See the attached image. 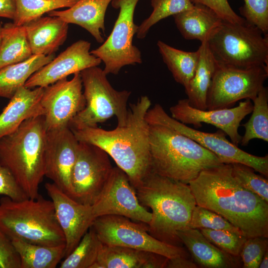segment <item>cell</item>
Returning a JSON list of instances; mask_svg holds the SVG:
<instances>
[{"label":"cell","mask_w":268,"mask_h":268,"mask_svg":"<svg viewBox=\"0 0 268 268\" xmlns=\"http://www.w3.org/2000/svg\"><path fill=\"white\" fill-rule=\"evenodd\" d=\"M201 233L213 245L235 256H240L243 245L247 238L241 234L225 230L199 229Z\"/></svg>","instance_id":"cell-37"},{"label":"cell","mask_w":268,"mask_h":268,"mask_svg":"<svg viewBox=\"0 0 268 268\" xmlns=\"http://www.w3.org/2000/svg\"><path fill=\"white\" fill-rule=\"evenodd\" d=\"M78 0H15L13 23L18 25L41 17L44 14L64 7H70Z\"/></svg>","instance_id":"cell-33"},{"label":"cell","mask_w":268,"mask_h":268,"mask_svg":"<svg viewBox=\"0 0 268 268\" xmlns=\"http://www.w3.org/2000/svg\"><path fill=\"white\" fill-rule=\"evenodd\" d=\"M152 171L186 184L223 163L212 152L165 126L149 124Z\"/></svg>","instance_id":"cell-4"},{"label":"cell","mask_w":268,"mask_h":268,"mask_svg":"<svg viewBox=\"0 0 268 268\" xmlns=\"http://www.w3.org/2000/svg\"><path fill=\"white\" fill-rule=\"evenodd\" d=\"M193 4L205 5L214 11L223 20L239 22L244 20L231 8L227 0H190Z\"/></svg>","instance_id":"cell-42"},{"label":"cell","mask_w":268,"mask_h":268,"mask_svg":"<svg viewBox=\"0 0 268 268\" xmlns=\"http://www.w3.org/2000/svg\"><path fill=\"white\" fill-rule=\"evenodd\" d=\"M268 250V238L257 236L247 238L240 253L243 268H259Z\"/></svg>","instance_id":"cell-39"},{"label":"cell","mask_w":268,"mask_h":268,"mask_svg":"<svg viewBox=\"0 0 268 268\" xmlns=\"http://www.w3.org/2000/svg\"><path fill=\"white\" fill-rule=\"evenodd\" d=\"M139 0H113L112 6L120 8L118 18L106 40L90 53L105 65L107 74H117L128 65L142 63L139 50L133 44L138 26L134 21L136 5Z\"/></svg>","instance_id":"cell-11"},{"label":"cell","mask_w":268,"mask_h":268,"mask_svg":"<svg viewBox=\"0 0 268 268\" xmlns=\"http://www.w3.org/2000/svg\"><path fill=\"white\" fill-rule=\"evenodd\" d=\"M177 236L191 255L198 267L205 268H238L242 267L241 259L221 250L209 240L198 229L186 227L177 232Z\"/></svg>","instance_id":"cell-20"},{"label":"cell","mask_w":268,"mask_h":268,"mask_svg":"<svg viewBox=\"0 0 268 268\" xmlns=\"http://www.w3.org/2000/svg\"><path fill=\"white\" fill-rule=\"evenodd\" d=\"M0 268H21L19 255L11 240L0 229Z\"/></svg>","instance_id":"cell-41"},{"label":"cell","mask_w":268,"mask_h":268,"mask_svg":"<svg viewBox=\"0 0 268 268\" xmlns=\"http://www.w3.org/2000/svg\"><path fill=\"white\" fill-rule=\"evenodd\" d=\"M188 184L197 205L223 217L246 238H268V203L234 178L231 164L202 170Z\"/></svg>","instance_id":"cell-1"},{"label":"cell","mask_w":268,"mask_h":268,"mask_svg":"<svg viewBox=\"0 0 268 268\" xmlns=\"http://www.w3.org/2000/svg\"><path fill=\"white\" fill-rule=\"evenodd\" d=\"M19 255L21 268H55L64 258L65 244L45 246L21 240H11Z\"/></svg>","instance_id":"cell-28"},{"label":"cell","mask_w":268,"mask_h":268,"mask_svg":"<svg viewBox=\"0 0 268 268\" xmlns=\"http://www.w3.org/2000/svg\"><path fill=\"white\" fill-rule=\"evenodd\" d=\"M24 25L5 23L1 27L0 41V68L20 63L32 55Z\"/></svg>","instance_id":"cell-29"},{"label":"cell","mask_w":268,"mask_h":268,"mask_svg":"<svg viewBox=\"0 0 268 268\" xmlns=\"http://www.w3.org/2000/svg\"><path fill=\"white\" fill-rule=\"evenodd\" d=\"M55 57L54 54L32 55L24 61L0 68V97L10 99L29 77Z\"/></svg>","instance_id":"cell-27"},{"label":"cell","mask_w":268,"mask_h":268,"mask_svg":"<svg viewBox=\"0 0 268 268\" xmlns=\"http://www.w3.org/2000/svg\"><path fill=\"white\" fill-rule=\"evenodd\" d=\"M43 115L25 121L0 138V165L7 168L29 198L39 195L45 177L47 134Z\"/></svg>","instance_id":"cell-5"},{"label":"cell","mask_w":268,"mask_h":268,"mask_svg":"<svg viewBox=\"0 0 268 268\" xmlns=\"http://www.w3.org/2000/svg\"><path fill=\"white\" fill-rule=\"evenodd\" d=\"M78 142L68 127L47 131L45 177L71 198V177Z\"/></svg>","instance_id":"cell-16"},{"label":"cell","mask_w":268,"mask_h":268,"mask_svg":"<svg viewBox=\"0 0 268 268\" xmlns=\"http://www.w3.org/2000/svg\"><path fill=\"white\" fill-rule=\"evenodd\" d=\"M91 205L95 218L117 215L145 224L152 218L151 212L139 202L128 176L118 166L113 167L103 189Z\"/></svg>","instance_id":"cell-14"},{"label":"cell","mask_w":268,"mask_h":268,"mask_svg":"<svg viewBox=\"0 0 268 268\" xmlns=\"http://www.w3.org/2000/svg\"><path fill=\"white\" fill-rule=\"evenodd\" d=\"M90 47L91 43L87 41L80 40L73 43L33 73L24 86L45 87L70 74L98 66L102 62L90 53Z\"/></svg>","instance_id":"cell-19"},{"label":"cell","mask_w":268,"mask_h":268,"mask_svg":"<svg viewBox=\"0 0 268 268\" xmlns=\"http://www.w3.org/2000/svg\"><path fill=\"white\" fill-rule=\"evenodd\" d=\"M33 55L54 53L66 41L68 24L57 16L40 17L23 25Z\"/></svg>","instance_id":"cell-22"},{"label":"cell","mask_w":268,"mask_h":268,"mask_svg":"<svg viewBox=\"0 0 268 268\" xmlns=\"http://www.w3.org/2000/svg\"><path fill=\"white\" fill-rule=\"evenodd\" d=\"M1 27H2V25L1 23L0 22V32H1Z\"/></svg>","instance_id":"cell-46"},{"label":"cell","mask_w":268,"mask_h":268,"mask_svg":"<svg viewBox=\"0 0 268 268\" xmlns=\"http://www.w3.org/2000/svg\"><path fill=\"white\" fill-rule=\"evenodd\" d=\"M234 178L245 188L268 203V180L255 173L251 167L239 163L231 164Z\"/></svg>","instance_id":"cell-35"},{"label":"cell","mask_w":268,"mask_h":268,"mask_svg":"<svg viewBox=\"0 0 268 268\" xmlns=\"http://www.w3.org/2000/svg\"><path fill=\"white\" fill-rule=\"evenodd\" d=\"M198 266L188 257H179L168 259L165 268H197Z\"/></svg>","instance_id":"cell-43"},{"label":"cell","mask_w":268,"mask_h":268,"mask_svg":"<svg viewBox=\"0 0 268 268\" xmlns=\"http://www.w3.org/2000/svg\"><path fill=\"white\" fill-rule=\"evenodd\" d=\"M45 188L53 203L58 221L65 238V258L78 245L96 218L91 205L76 201L53 183L45 184Z\"/></svg>","instance_id":"cell-18"},{"label":"cell","mask_w":268,"mask_h":268,"mask_svg":"<svg viewBox=\"0 0 268 268\" xmlns=\"http://www.w3.org/2000/svg\"><path fill=\"white\" fill-rule=\"evenodd\" d=\"M135 190L140 204L152 210L151 220L146 224L148 233L162 242L181 246L177 232L188 227L197 205L189 184L152 171Z\"/></svg>","instance_id":"cell-3"},{"label":"cell","mask_w":268,"mask_h":268,"mask_svg":"<svg viewBox=\"0 0 268 268\" xmlns=\"http://www.w3.org/2000/svg\"><path fill=\"white\" fill-rule=\"evenodd\" d=\"M268 268V250L264 254L262 261L259 265V268Z\"/></svg>","instance_id":"cell-45"},{"label":"cell","mask_w":268,"mask_h":268,"mask_svg":"<svg viewBox=\"0 0 268 268\" xmlns=\"http://www.w3.org/2000/svg\"><path fill=\"white\" fill-rule=\"evenodd\" d=\"M145 118L149 124L165 126L190 137L215 154L223 163L243 164L266 177H268V154L257 156L242 150L229 141L226 138V134L220 130L209 133L193 129L170 116L159 104L149 109Z\"/></svg>","instance_id":"cell-9"},{"label":"cell","mask_w":268,"mask_h":268,"mask_svg":"<svg viewBox=\"0 0 268 268\" xmlns=\"http://www.w3.org/2000/svg\"><path fill=\"white\" fill-rule=\"evenodd\" d=\"M85 100L83 109L70 121L71 129L97 127L115 116L117 126L127 122L129 109L128 101L131 92L114 89L104 70L98 66L89 67L80 72Z\"/></svg>","instance_id":"cell-8"},{"label":"cell","mask_w":268,"mask_h":268,"mask_svg":"<svg viewBox=\"0 0 268 268\" xmlns=\"http://www.w3.org/2000/svg\"><path fill=\"white\" fill-rule=\"evenodd\" d=\"M200 56L195 74L185 88L191 106L197 109H207L206 98L217 63L207 45L203 41L198 49Z\"/></svg>","instance_id":"cell-26"},{"label":"cell","mask_w":268,"mask_h":268,"mask_svg":"<svg viewBox=\"0 0 268 268\" xmlns=\"http://www.w3.org/2000/svg\"><path fill=\"white\" fill-rule=\"evenodd\" d=\"M182 36L202 42L208 40L222 19L212 9L201 4L173 16Z\"/></svg>","instance_id":"cell-25"},{"label":"cell","mask_w":268,"mask_h":268,"mask_svg":"<svg viewBox=\"0 0 268 268\" xmlns=\"http://www.w3.org/2000/svg\"><path fill=\"white\" fill-rule=\"evenodd\" d=\"M150 16L138 26L136 37L143 39L150 28L162 19L188 10L194 6L190 0H151Z\"/></svg>","instance_id":"cell-34"},{"label":"cell","mask_w":268,"mask_h":268,"mask_svg":"<svg viewBox=\"0 0 268 268\" xmlns=\"http://www.w3.org/2000/svg\"><path fill=\"white\" fill-rule=\"evenodd\" d=\"M0 195L19 201L29 198L17 184L10 171L0 165Z\"/></svg>","instance_id":"cell-40"},{"label":"cell","mask_w":268,"mask_h":268,"mask_svg":"<svg viewBox=\"0 0 268 268\" xmlns=\"http://www.w3.org/2000/svg\"><path fill=\"white\" fill-rule=\"evenodd\" d=\"M113 167L105 151L95 145L79 141L71 177L72 199L92 205L103 189Z\"/></svg>","instance_id":"cell-13"},{"label":"cell","mask_w":268,"mask_h":268,"mask_svg":"<svg viewBox=\"0 0 268 268\" xmlns=\"http://www.w3.org/2000/svg\"><path fill=\"white\" fill-rule=\"evenodd\" d=\"M253 107L251 100L246 99L235 107L202 110L191 106L187 98L179 100L169 110L173 118L185 125L200 128L203 123L216 127L238 146L242 137L238 132L240 123L246 116L251 113Z\"/></svg>","instance_id":"cell-17"},{"label":"cell","mask_w":268,"mask_h":268,"mask_svg":"<svg viewBox=\"0 0 268 268\" xmlns=\"http://www.w3.org/2000/svg\"><path fill=\"white\" fill-rule=\"evenodd\" d=\"M103 244L150 252L168 259L188 257L181 246L162 242L151 235L145 223H135L125 216L107 215L95 219L91 226Z\"/></svg>","instance_id":"cell-10"},{"label":"cell","mask_w":268,"mask_h":268,"mask_svg":"<svg viewBox=\"0 0 268 268\" xmlns=\"http://www.w3.org/2000/svg\"><path fill=\"white\" fill-rule=\"evenodd\" d=\"M44 87L22 86L0 114V138L14 132L26 120L44 115L41 100Z\"/></svg>","instance_id":"cell-21"},{"label":"cell","mask_w":268,"mask_h":268,"mask_svg":"<svg viewBox=\"0 0 268 268\" xmlns=\"http://www.w3.org/2000/svg\"><path fill=\"white\" fill-rule=\"evenodd\" d=\"M254 103L252 115L246 123L242 125L245 133L240 144L247 146L253 139H260L268 142V90L264 86L259 91Z\"/></svg>","instance_id":"cell-31"},{"label":"cell","mask_w":268,"mask_h":268,"mask_svg":"<svg viewBox=\"0 0 268 268\" xmlns=\"http://www.w3.org/2000/svg\"><path fill=\"white\" fill-rule=\"evenodd\" d=\"M188 227L225 230L242 234L237 228L220 215L198 205L193 209Z\"/></svg>","instance_id":"cell-36"},{"label":"cell","mask_w":268,"mask_h":268,"mask_svg":"<svg viewBox=\"0 0 268 268\" xmlns=\"http://www.w3.org/2000/svg\"><path fill=\"white\" fill-rule=\"evenodd\" d=\"M0 229L10 239L45 245L65 244L53 203L40 194L35 199H0Z\"/></svg>","instance_id":"cell-6"},{"label":"cell","mask_w":268,"mask_h":268,"mask_svg":"<svg viewBox=\"0 0 268 268\" xmlns=\"http://www.w3.org/2000/svg\"><path fill=\"white\" fill-rule=\"evenodd\" d=\"M157 45L164 63L175 81L185 88L193 78L199 60V51L186 52L160 40Z\"/></svg>","instance_id":"cell-30"},{"label":"cell","mask_w":268,"mask_h":268,"mask_svg":"<svg viewBox=\"0 0 268 268\" xmlns=\"http://www.w3.org/2000/svg\"><path fill=\"white\" fill-rule=\"evenodd\" d=\"M239 10L246 21L257 27L262 32H268V0H244Z\"/></svg>","instance_id":"cell-38"},{"label":"cell","mask_w":268,"mask_h":268,"mask_svg":"<svg viewBox=\"0 0 268 268\" xmlns=\"http://www.w3.org/2000/svg\"><path fill=\"white\" fill-rule=\"evenodd\" d=\"M268 77V66L241 69L217 63L207 95V110L230 108L242 99L253 100Z\"/></svg>","instance_id":"cell-12"},{"label":"cell","mask_w":268,"mask_h":268,"mask_svg":"<svg viewBox=\"0 0 268 268\" xmlns=\"http://www.w3.org/2000/svg\"><path fill=\"white\" fill-rule=\"evenodd\" d=\"M113 0H78L64 10H55L48 15L57 16L67 23L80 26L99 43L104 42L100 30L105 31L104 19L107 7Z\"/></svg>","instance_id":"cell-24"},{"label":"cell","mask_w":268,"mask_h":268,"mask_svg":"<svg viewBox=\"0 0 268 268\" xmlns=\"http://www.w3.org/2000/svg\"><path fill=\"white\" fill-rule=\"evenodd\" d=\"M168 260L155 253L102 244L91 268H165Z\"/></svg>","instance_id":"cell-23"},{"label":"cell","mask_w":268,"mask_h":268,"mask_svg":"<svg viewBox=\"0 0 268 268\" xmlns=\"http://www.w3.org/2000/svg\"><path fill=\"white\" fill-rule=\"evenodd\" d=\"M16 12L15 0H0V17L13 20Z\"/></svg>","instance_id":"cell-44"},{"label":"cell","mask_w":268,"mask_h":268,"mask_svg":"<svg viewBox=\"0 0 268 268\" xmlns=\"http://www.w3.org/2000/svg\"><path fill=\"white\" fill-rule=\"evenodd\" d=\"M151 105L147 96H141L135 103L130 104L126 124L112 130L98 127L70 129L78 141L105 151L127 174L134 189L152 172L149 125L145 118Z\"/></svg>","instance_id":"cell-2"},{"label":"cell","mask_w":268,"mask_h":268,"mask_svg":"<svg viewBox=\"0 0 268 268\" xmlns=\"http://www.w3.org/2000/svg\"><path fill=\"white\" fill-rule=\"evenodd\" d=\"M220 65L241 69L268 66V34L244 20H223L207 40Z\"/></svg>","instance_id":"cell-7"},{"label":"cell","mask_w":268,"mask_h":268,"mask_svg":"<svg viewBox=\"0 0 268 268\" xmlns=\"http://www.w3.org/2000/svg\"><path fill=\"white\" fill-rule=\"evenodd\" d=\"M102 243L92 226L73 250L61 262L60 268H91Z\"/></svg>","instance_id":"cell-32"},{"label":"cell","mask_w":268,"mask_h":268,"mask_svg":"<svg viewBox=\"0 0 268 268\" xmlns=\"http://www.w3.org/2000/svg\"><path fill=\"white\" fill-rule=\"evenodd\" d=\"M44 87L41 100L47 131L68 127L71 119L85 106L80 72Z\"/></svg>","instance_id":"cell-15"}]
</instances>
